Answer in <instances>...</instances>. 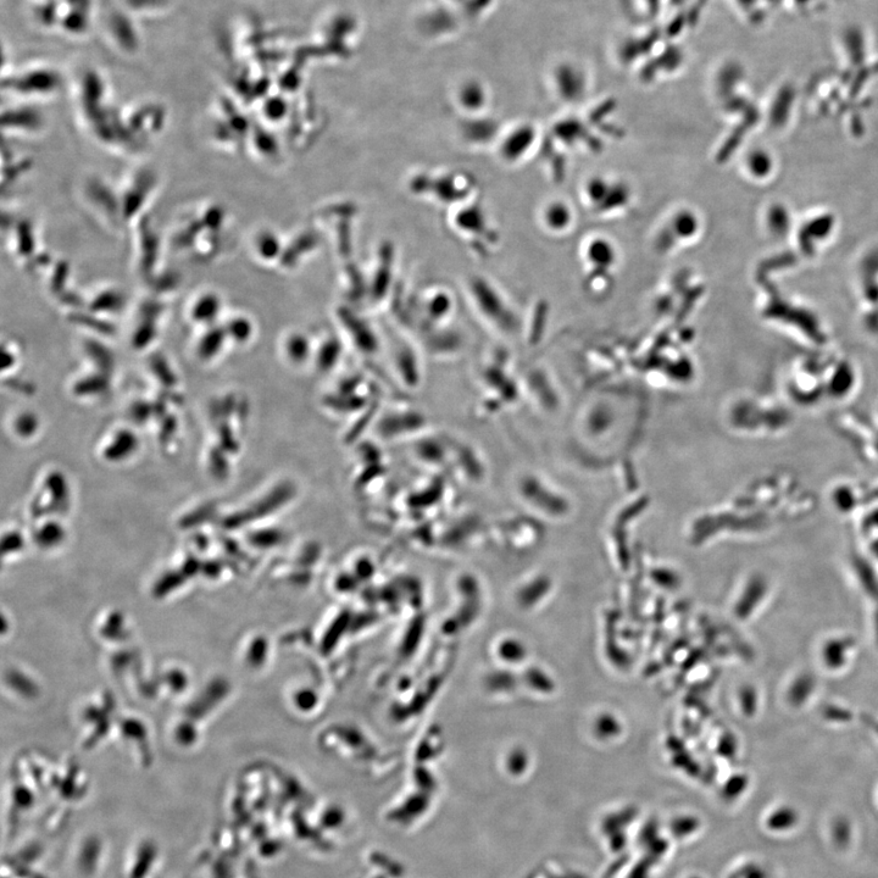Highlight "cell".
<instances>
[{"label":"cell","instance_id":"44dd1931","mask_svg":"<svg viewBox=\"0 0 878 878\" xmlns=\"http://www.w3.org/2000/svg\"><path fill=\"white\" fill-rule=\"evenodd\" d=\"M154 326L153 322L149 320H144L143 325L136 332L135 337H133V346L138 349H142L147 347L150 342H152L154 337Z\"/></svg>","mask_w":878,"mask_h":878},{"label":"cell","instance_id":"ffe728a7","mask_svg":"<svg viewBox=\"0 0 878 878\" xmlns=\"http://www.w3.org/2000/svg\"><path fill=\"white\" fill-rule=\"evenodd\" d=\"M597 732L603 738L614 737L620 732L619 721L611 715H603L597 721Z\"/></svg>","mask_w":878,"mask_h":878},{"label":"cell","instance_id":"8992f818","mask_svg":"<svg viewBox=\"0 0 878 878\" xmlns=\"http://www.w3.org/2000/svg\"><path fill=\"white\" fill-rule=\"evenodd\" d=\"M699 229L700 222L697 214L691 209H680L672 215L666 232L669 233L674 242H688L697 236Z\"/></svg>","mask_w":878,"mask_h":878},{"label":"cell","instance_id":"2e32d148","mask_svg":"<svg viewBox=\"0 0 878 878\" xmlns=\"http://www.w3.org/2000/svg\"><path fill=\"white\" fill-rule=\"evenodd\" d=\"M150 368L154 375L158 377L161 383L166 387H174L176 385V376L171 371L170 366L160 355H153L150 359Z\"/></svg>","mask_w":878,"mask_h":878},{"label":"cell","instance_id":"d6986e66","mask_svg":"<svg viewBox=\"0 0 878 878\" xmlns=\"http://www.w3.org/2000/svg\"><path fill=\"white\" fill-rule=\"evenodd\" d=\"M38 427V420L35 415L26 413L19 416L15 422V430L21 437H30L35 435Z\"/></svg>","mask_w":878,"mask_h":878},{"label":"cell","instance_id":"83f0119b","mask_svg":"<svg viewBox=\"0 0 878 878\" xmlns=\"http://www.w3.org/2000/svg\"><path fill=\"white\" fill-rule=\"evenodd\" d=\"M3 370H7L9 368H13L15 364V358L13 353H9L8 350H4L3 353Z\"/></svg>","mask_w":878,"mask_h":878},{"label":"cell","instance_id":"9a60e30c","mask_svg":"<svg viewBox=\"0 0 878 878\" xmlns=\"http://www.w3.org/2000/svg\"><path fill=\"white\" fill-rule=\"evenodd\" d=\"M853 829L847 819L839 818L831 826L832 842L837 848H847L852 841Z\"/></svg>","mask_w":878,"mask_h":878},{"label":"cell","instance_id":"7c38bea8","mask_svg":"<svg viewBox=\"0 0 878 878\" xmlns=\"http://www.w3.org/2000/svg\"><path fill=\"white\" fill-rule=\"evenodd\" d=\"M226 333L225 330L219 329V327L210 330L199 344L200 357L205 360L214 358L220 352L222 346H224Z\"/></svg>","mask_w":878,"mask_h":878},{"label":"cell","instance_id":"30bf717a","mask_svg":"<svg viewBox=\"0 0 878 878\" xmlns=\"http://www.w3.org/2000/svg\"><path fill=\"white\" fill-rule=\"evenodd\" d=\"M109 388V379L107 374L92 375L82 379L76 383L74 392L77 396H96L107 392Z\"/></svg>","mask_w":878,"mask_h":878},{"label":"cell","instance_id":"277c9868","mask_svg":"<svg viewBox=\"0 0 878 878\" xmlns=\"http://www.w3.org/2000/svg\"><path fill=\"white\" fill-rule=\"evenodd\" d=\"M586 260L594 270H603L605 272L613 269L618 261V252L616 247L607 238H593L585 250Z\"/></svg>","mask_w":878,"mask_h":878},{"label":"cell","instance_id":"4316f807","mask_svg":"<svg viewBox=\"0 0 878 878\" xmlns=\"http://www.w3.org/2000/svg\"><path fill=\"white\" fill-rule=\"evenodd\" d=\"M22 538L18 533H9V535L4 537L3 546L4 550H14L21 547Z\"/></svg>","mask_w":878,"mask_h":878},{"label":"cell","instance_id":"ac0fdd59","mask_svg":"<svg viewBox=\"0 0 878 878\" xmlns=\"http://www.w3.org/2000/svg\"><path fill=\"white\" fill-rule=\"evenodd\" d=\"M224 452V449H214L210 454V470L220 480H224L229 472V464H227Z\"/></svg>","mask_w":878,"mask_h":878},{"label":"cell","instance_id":"5bb4252c","mask_svg":"<svg viewBox=\"0 0 878 878\" xmlns=\"http://www.w3.org/2000/svg\"><path fill=\"white\" fill-rule=\"evenodd\" d=\"M88 355L94 361V364L102 370V374H108L114 368V357L110 350L102 346V344L90 341L86 344Z\"/></svg>","mask_w":878,"mask_h":878},{"label":"cell","instance_id":"e0dca14e","mask_svg":"<svg viewBox=\"0 0 878 878\" xmlns=\"http://www.w3.org/2000/svg\"><path fill=\"white\" fill-rule=\"evenodd\" d=\"M63 538L64 530L55 522H48L37 533L38 542L43 544V546H53V544L59 543Z\"/></svg>","mask_w":878,"mask_h":878},{"label":"cell","instance_id":"cb8c5ba5","mask_svg":"<svg viewBox=\"0 0 878 878\" xmlns=\"http://www.w3.org/2000/svg\"><path fill=\"white\" fill-rule=\"evenodd\" d=\"M214 513V508H203L197 511H193L190 515H187L185 519H183V526H192L200 524V522L207 521L209 516Z\"/></svg>","mask_w":878,"mask_h":878},{"label":"cell","instance_id":"603a6c76","mask_svg":"<svg viewBox=\"0 0 878 878\" xmlns=\"http://www.w3.org/2000/svg\"><path fill=\"white\" fill-rule=\"evenodd\" d=\"M154 414V407L146 402H137L132 405L131 416L137 424H143Z\"/></svg>","mask_w":878,"mask_h":878},{"label":"cell","instance_id":"484cf974","mask_svg":"<svg viewBox=\"0 0 878 878\" xmlns=\"http://www.w3.org/2000/svg\"><path fill=\"white\" fill-rule=\"evenodd\" d=\"M120 300L119 298H115L113 294H108V297H100L94 302L93 309L94 310H113L119 308Z\"/></svg>","mask_w":878,"mask_h":878},{"label":"cell","instance_id":"d4e9b609","mask_svg":"<svg viewBox=\"0 0 878 878\" xmlns=\"http://www.w3.org/2000/svg\"><path fill=\"white\" fill-rule=\"evenodd\" d=\"M220 438H221V447L227 452L236 453L238 449V444L233 439L232 432L230 427L227 425H222L220 427Z\"/></svg>","mask_w":878,"mask_h":878},{"label":"cell","instance_id":"5b68a950","mask_svg":"<svg viewBox=\"0 0 878 878\" xmlns=\"http://www.w3.org/2000/svg\"><path fill=\"white\" fill-rule=\"evenodd\" d=\"M574 220V211H572L570 204L564 200H553L542 210L543 225L553 233L568 231L574 224Z\"/></svg>","mask_w":878,"mask_h":878},{"label":"cell","instance_id":"6da1fadb","mask_svg":"<svg viewBox=\"0 0 878 878\" xmlns=\"http://www.w3.org/2000/svg\"><path fill=\"white\" fill-rule=\"evenodd\" d=\"M835 48L838 58L844 64L852 66H865L874 64V42L868 30L861 25H848L839 30L836 37Z\"/></svg>","mask_w":878,"mask_h":878},{"label":"cell","instance_id":"9c48e42d","mask_svg":"<svg viewBox=\"0 0 878 878\" xmlns=\"http://www.w3.org/2000/svg\"><path fill=\"white\" fill-rule=\"evenodd\" d=\"M826 0H781V9L789 14L811 16L826 8Z\"/></svg>","mask_w":878,"mask_h":878},{"label":"cell","instance_id":"8fae6325","mask_svg":"<svg viewBox=\"0 0 878 878\" xmlns=\"http://www.w3.org/2000/svg\"><path fill=\"white\" fill-rule=\"evenodd\" d=\"M220 310V300L218 297L204 296L198 300L196 305L192 310L193 319L202 322V324H207V322L213 321L216 316H218Z\"/></svg>","mask_w":878,"mask_h":878},{"label":"cell","instance_id":"3957f363","mask_svg":"<svg viewBox=\"0 0 878 878\" xmlns=\"http://www.w3.org/2000/svg\"><path fill=\"white\" fill-rule=\"evenodd\" d=\"M538 133L532 125H521L511 131L502 143L503 158L515 163L530 152L537 142Z\"/></svg>","mask_w":878,"mask_h":878},{"label":"cell","instance_id":"ba28073f","mask_svg":"<svg viewBox=\"0 0 878 878\" xmlns=\"http://www.w3.org/2000/svg\"><path fill=\"white\" fill-rule=\"evenodd\" d=\"M799 824V813L797 809L782 805L771 811L766 819V826L769 831L774 833H786L792 831Z\"/></svg>","mask_w":878,"mask_h":878},{"label":"cell","instance_id":"7402d4cb","mask_svg":"<svg viewBox=\"0 0 878 878\" xmlns=\"http://www.w3.org/2000/svg\"><path fill=\"white\" fill-rule=\"evenodd\" d=\"M227 333H229L232 338H235L236 341H246L250 336L249 322L244 319L232 320L229 327H227Z\"/></svg>","mask_w":878,"mask_h":878},{"label":"cell","instance_id":"7a4b0ae2","mask_svg":"<svg viewBox=\"0 0 878 878\" xmlns=\"http://www.w3.org/2000/svg\"><path fill=\"white\" fill-rule=\"evenodd\" d=\"M585 196L591 207L607 211L624 207L629 202L630 192L621 183H614L602 176H594L585 186Z\"/></svg>","mask_w":878,"mask_h":878},{"label":"cell","instance_id":"52a82bcc","mask_svg":"<svg viewBox=\"0 0 878 878\" xmlns=\"http://www.w3.org/2000/svg\"><path fill=\"white\" fill-rule=\"evenodd\" d=\"M138 447V438L135 433L127 430H121L116 433L114 441L104 450V458L108 461H122L129 458L136 452Z\"/></svg>","mask_w":878,"mask_h":878},{"label":"cell","instance_id":"4fadbf2b","mask_svg":"<svg viewBox=\"0 0 878 878\" xmlns=\"http://www.w3.org/2000/svg\"><path fill=\"white\" fill-rule=\"evenodd\" d=\"M46 486L53 498L55 510L59 511L68 502L69 491L65 477L60 472H53L47 477Z\"/></svg>","mask_w":878,"mask_h":878}]
</instances>
